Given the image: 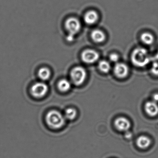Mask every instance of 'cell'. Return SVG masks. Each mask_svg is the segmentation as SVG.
<instances>
[{
	"label": "cell",
	"instance_id": "cell-1",
	"mask_svg": "<svg viewBox=\"0 0 158 158\" xmlns=\"http://www.w3.org/2000/svg\"><path fill=\"white\" fill-rule=\"evenodd\" d=\"M131 59L133 64L139 68L144 67L150 61L148 52L143 48H137L135 49L132 53Z\"/></svg>",
	"mask_w": 158,
	"mask_h": 158
},
{
	"label": "cell",
	"instance_id": "cell-2",
	"mask_svg": "<svg viewBox=\"0 0 158 158\" xmlns=\"http://www.w3.org/2000/svg\"><path fill=\"white\" fill-rule=\"evenodd\" d=\"M45 121L47 125L52 129H59L65 125L66 118L59 111L52 110L46 114Z\"/></svg>",
	"mask_w": 158,
	"mask_h": 158
},
{
	"label": "cell",
	"instance_id": "cell-3",
	"mask_svg": "<svg viewBox=\"0 0 158 158\" xmlns=\"http://www.w3.org/2000/svg\"><path fill=\"white\" fill-rule=\"evenodd\" d=\"M64 27L68 33L66 37L67 41L71 42L74 40L75 35L80 31L81 24L78 19L71 17L65 20Z\"/></svg>",
	"mask_w": 158,
	"mask_h": 158
},
{
	"label": "cell",
	"instance_id": "cell-4",
	"mask_svg": "<svg viewBox=\"0 0 158 158\" xmlns=\"http://www.w3.org/2000/svg\"><path fill=\"white\" fill-rule=\"evenodd\" d=\"M70 76L73 83L76 85H80L85 81L87 77V73L83 67L77 66L71 70Z\"/></svg>",
	"mask_w": 158,
	"mask_h": 158
},
{
	"label": "cell",
	"instance_id": "cell-5",
	"mask_svg": "<svg viewBox=\"0 0 158 158\" xmlns=\"http://www.w3.org/2000/svg\"><path fill=\"white\" fill-rule=\"evenodd\" d=\"M48 85L44 81L38 82L31 86L30 92L32 96L40 98L45 96L48 93Z\"/></svg>",
	"mask_w": 158,
	"mask_h": 158
},
{
	"label": "cell",
	"instance_id": "cell-6",
	"mask_svg": "<svg viewBox=\"0 0 158 158\" xmlns=\"http://www.w3.org/2000/svg\"><path fill=\"white\" fill-rule=\"evenodd\" d=\"M99 54L97 52L92 49H86L81 54L82 61L87 64H92L98 61Z\"/></svg>",
	"mask_w": 158,
	"mask_h": 158
},
{
	"label": "cell",
	"instance_id": "cell-7",
	"mask_svg": "<svg viewBox=\"0 0 158 158\" xmlns=\"http://www.w3.org/2000/svg\"><path fill=\"white\" fill-rule=\"evenodd\" d=\"M114 73L115 76L119 78H124L129 74V67L123 63H117L114 68Z\"/></svg>",
	"mask_w": 158,
	"mask_h": 158
},
{
	"label": "cell",
	"instance_id": "cell-8",
	"mask_svg": "<svg viewBox=\"0 0 158 158\" xmlns=\"http://www.w3.org/2000/svg\"><path fill=\"white\" fill-rule=\"evenodd\" d=\"M114 124L116 129L120 131H127L131 126L130 121L124 117H120L116 119Z\"/></svg>",
	"mask_w": 158,
	"mask_h": 158
},
{
	"label": "cell",
	"instance_id": "cell-9",
	"mask_svg": "<svg viewBox=\"0 0 158 158\" xmlns=\"http://www.w3.org/2000/svg\"><path fill=\"white\" fill-rule=\"evenodd\" d=\"M145 110L147 114L150 117H156L158 114V103L153 100L148 101L145 105Z\"/></svg>",
	"mask_w": 158,
	"mask_h": 158
},
{
	"label": "cell",
	"instance_id": "cell-10",
	"mask_svg": "<svg viewBox=\"0 0 158 158\" xmlns=\"http://www.w3.org/2000/svg\"><path fill=\"white\" fill-rule=\"evenodd\" d=\"M99 18L97 12L94 10L88 11L84 15V21L87 25H92L95 24Z\"/></svg>",
	"mask_w": 158,
	"mask_h": 158
},
{
	"label": "cell",
	"instance_id": "cell-11",
	"mask_svg": "<svg viewBox=\"0 0 158 158\" xmlns=\"http://www.w3.org/2000/svg\"><path fill=\"white\" fill-rule=\"evenodd\" d=\"M151 144V141L149 137L142 135L138 137L136 141V144L139 148L145 149L148 148Z\"/></svg>",
	"mask_w": 158,
	"mask_h": 158
},
{
	"label": "cell",
	"instance_id": "cell-12",
	"mask_svg": "<svg viewBox=\"0 0 158 158\" xmlns=\"http://www.w3.org/2000/svg\"><path fill=\"white\" fill-rule=\"evenodd\" d=\"M91 37L95 42H103L106 39L105 35L102 31L99 29H95L92 31Z\"/></svg>",
	"mask_w": 158,
	"mask_h": 158
},
{
	"label": "cell",
	"instance_id": "cell-13",
	"mask_svg": "<svg viewBox=\"0 0 158 158\" xmlns=\"http://www.w3.org/2000/svg\"><path fill=\"white\" fill-rule=\"evenodd\" d=\"M52 73L51 70L47 67H42L39 69L38 76L39 78L43 81H47L51 77Z\"/></svg>",
	"mask_w": 158,
	"mask_h": 158
},
{
	"label": "cell",
	"instance_id": "cell-14",
	"mask_svg": "<svg viewBox=\"0 0 158 158\" xmlns=\"http://www.w3.org/2000/svg\"><path fill=\"white\" fill-rule=\"evenodd\" d=\"M71 83L66 79L60 80L58 83V88L59 91L63 93L68 92L71 88Z\"/></svg>",
	"mask_w": 158,
	"mask_h": 158
},
{
	"label": "cell",
	"instance_id": "cell-15",
	"mask_svg": "<svg viewBox=\"0 0 158 158\" xmlns=\"http://www.w3.org/2000/svg\"><path fill=\"white\" fill-rule=\"evenodd\" d=\"M142 41L147 45H151L154 43L155 38L151 33L145 32L143 33L141 36Z\"/></svg>",
	"mask_w": 158,
	"mask_h": 158
},
{
	"label": "cell",
	"instance_id": "cell-16",
	"mask_svg": "<svg viewBox=\"0 0 158 158\" xmlns=\"http://www.w3.org/2000/svg\"><path fill=\"white\" fill-rule=\"evenodd\" d=\"M98 68L101 72L104 73H108L111 69V65L107 61L103 60L98 64Z\"/></svg>",
	"mask_w": 158,
	"mask_h": 158
},
{
	"label": "cell",
	"instance_id": "cell-17",
	"mask_svg": "<svg viewBox=\"0 0 158 158\" xmlns=\"http://www.w3.org/2000/svg\"><path fill=\"white\" fill-rule=\"evenodd\" d=\"M77 115V110L72 108H69L65 112V118L69 120H72L76 118Z\"/></svg>",
	"mask_w": 158,
	"mask_h": 158
},
{
	"label": "cell",
	"instance_id": "cell-18",
	"mask_svg": "<svg viewBox=\"0 0 158 158\" xmlns=\"http://www.w3.org/2000/svg\"><path fill=\"white\" fill-rule=\"evenodd\" d=\"M151 72L154 76H158V62H154L152 64Z\"/></svg>",
	"mask_w": 158,
	"mask_h": 158
},
{
	"label": "cell",
	"instance_id": "cell-19",
	"mask_svg": "<svg viewBox=\"0 0 158 158\" xmlns=\"http://www.w3.org/2000/svg\"><path fill=\"white\" fill-rule=\"evenodd\" d=\"M119 59V56L116 53L111 54L109 56V60L113 63H117Z\"/></svg>",
	"mask_w": 158,
	"mask_h": 158
},
{
	"label": "cell",
	"instance_id": "cell-20",
	"mask_svg": "<svg viewBox=\"0 0 158 158\" xmlns=\"http://www.w3.org/2000/svg\"><path fill=\"white\" fill-rule=\"evenodd\" d=\"M152 99H153V101H154V102L157 103H158V93H156V94H153Z\"/></svg>",
	"mask_w": 158,
	"mask_h": 158
},
{
	"label": "cell",
	"instance_id": "cell-21",
	"mask_svg": "<svg viewBox=\"0 0 158 158\" xmlns=\"http://www.w3.org/2000/svg\"><path fill=\"white\" fill-rule=\"evenodd\" d=\"M131 134H126V136L127 138H130L131 137Z\"/></svg>",
	"mask_w": 158,
	"mask_h": 158
},
{
	"label": "cell",
	"instance_id": "cell-22",
	"mask_svg": "<svg viewBox=\"0 0 158 158\" xmlns=\"http://www.w3.org/2000/svg\"><path fill=\"white\" fill-rule=\"evenodd\" d=\"M156 57L157 59L158 60V50L157 52L156 55Z\"/></svg>",
	"mask_w": 158,
	"mask_h": 158
}]
</instances>
